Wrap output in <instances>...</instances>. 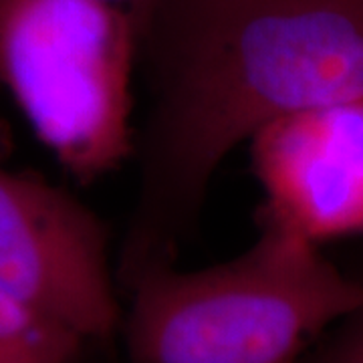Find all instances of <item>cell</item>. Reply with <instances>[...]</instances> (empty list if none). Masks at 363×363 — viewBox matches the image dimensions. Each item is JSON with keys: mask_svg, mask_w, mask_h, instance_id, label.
<instances>
[{"mask_svg": "<svg viewBox=\"0 0 363 363\" xmlns=\"http://www.w3.org/2000/svg\"><path fill=\"white\" fill-rule=\"evenodd\" d=\"M138 59L147 105L123 285L174 264L236 145L279 117L363 97V0H156Z\"/></svg>", "mask_w": 363, "mask_h": 363, "instance_id": "1", "label": "cell"}, {"mask_svg": "<svg viewBox=\"0 0 363 363\" xmlns=\"http://www.w3.org/2000/svg\"><path fill=\"white\" fill-rule=\"evenodd\" d=\"M125 286L128 363H297L363 307V283L267 222L236 259L186 272L154 264Z\"/></svg>", "mask_w": 363, "mask_h": 363, "instance_id": "2", "label": "cell"}, {"mask_svg": "<svg viewBox=\"0 0 363 363\" xmlns=\"http://www.w3.org/2000/svg\"><path fill=\"white\" fill-rule=\"evenodd\" d=\"M138 33L101 0H0V83L61 166L93 182L131 156Z\"/></svg>", "mask_w": 363, "mask_h": 363, "instance_id": "3", "label": "cell"}, {"mask_svg": "<svg viewBox=\"0 0 363 363\" xmlns=\"http://www.w3.org/2000/svg\"><path fill=\"white\" fill-rule=\"evenodd\" d=\"M0 286L83 339L119 327L104 220L63 188L2 166Z\"/></svg>", "mask_w": 363, "mask_h": 363, "instance_id": "4", "label": "cell"}, {"mask_svg": "<svg viewBox=\"0 0 363 363\" xmlns=\"http://www.w3.org/2000/svg\"><path fill=\"white\" fill-rule=\"evenodd\" d=\"M260 222L313 245L363 234V97L295 111L250 138Z\"/></svg>", "mask_w": 363, "mask_h": 363, "instance_id": "5", "label": "cell"}, {"mask_svg": "<svg viewBox=\"0 0 363 363\" xmlns=\"http://www.w3.org/2000/svg\"><path fill=\"white\" fill-rule=\"evenodd\" d=\"M83 341L0 286V363H75Z\"/></svg>", "mask_w": 363, "mask_h": 363, "instance_id": "6", "label": "cell"}, {"mask_svg": "<svg viewBox=\"0 0 363 363\" xmlns=\"http://www.w3.org/2000/svg\"><path fill=\"white\" fill-rule=\"evenodd\" d=\"M297 363H363V307L339 319Z\"/></svg>", "mask_w": 363, "mask_h": 363, "instance_id": "7", "label": "cell"}, {"mask_svg": "<svg viewBox=\"0 0 363 363\" xmlns=\"http://www.w3.org/2000/svg\"><path fill=\"white\" fill-rule=\"evenodd\" d=\"M101 2L117 6V9L130 14L131 23L135 26V33L140 35V28L145 23V18H147V14H150L156 0H101Z\"/></svg>", "mask_w": 363, "mask_h": 363, "instance_id": "8", "label": "cell"}]
</instances>
